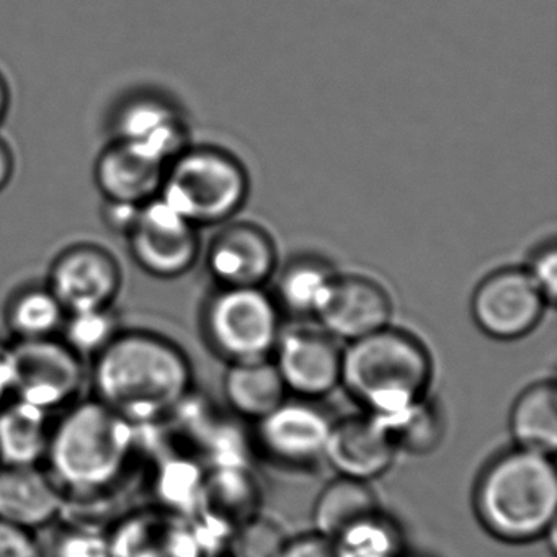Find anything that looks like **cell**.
Returning a JSON list of instances; mask_svg holds the SVG:
<instances>
[{
	"label": "cell",
	"instance_id": "7c38bea8",
	"mask_svg": "<svg viewBox=\"0 0 557 557\" xmlns=\"http://www.w3.org/2000/svg\"><path fill=\"white\" fill-rule=\"evenodd\" d=\"M205 250V265L218 286L265 288L278 270L272 234L252 221L233 220L220 226Z\"/></svg>",
	"mask_w": 557,
	"mask_h": 557
},
{
	"label": "cell",
	"instance_id": "4fadbf2b",
	"mask_svg": "<svg viewBox=\"0 0 557 557\" xmlns=\"http://www.w3.org/2000/svg\"><path fill=\"white\" fill-rule=\"evenodd\" d=\"M273 354L286 391L299 399H321L342 384L344 350L327 332H289L280 337Z\"/></svg>",
	"mask_w": 557,
	"mask_h": 557
},
{
	"label": "cell",
	"instance_id": "4dcf8cb0",
	"mask_svg": "<svg viewBox=\"0 0 557 557\" xmlns=\"http://www.w3.org/2000/svg\"><path fill=\"white\" fill-rule=\"evenodd\" d=\"M534 285L543 293L550 306L556 301L557 293V250L554 239L544 240L534 247L523 265Z\"/></svg>",
	"mask_w": 557,
	"mask_h": 557
},
{
	"label": "cell",
	"instance_id": "d6986e66",
	"mask_svg": "<svg viewBox=\"0 0 557 557\" xmlns=\"http://www.w3.org/2000/svg\"><path fill=\"white\" fill-rule=\"evenodd\" d=\"M165 169L132 146L110 139L94 164V182L106 201L145 207L161 194Z\"/></svg>",
	"mask_w": 557,
	"mask_h": 557
},
{
	"label": "cell",
	"instance_id": "e0dca14e",
	"mask_svg": "<svg viewBox=\"0 0 557 557\" xmlns=\"http://www.w3.org/2000/svg\"><path fill=\"white\" fill-rule=\"evenodd\" d=\"M397 448L370 413L332 423L324 459L342 478L371 482L389 471Z\"/></svg>",
	"mask_w": 557,
	"mask_h": 557
},
{
	"label": "cell",
	"instance_id": "8d00e7d4",
	"mask_svg": "<svg viewBox=\"0 0 557 557\" xmlns=\"http://www.w3.org/2000/svg\"><path fill=\"white\" fill-rule=\"evenodd\" d=\"M11 87H9L5 77L0 74V126L4 125L11 110Z\"/></svg>",
	"mask_w": 557,
	"mask_h": 557
},
{
	"label": "cell",
	"instance_id": "277c9868",
	"mask_svg": "<svg viewBox=\"0 0 557 557\" xmlns=\"http://www.w3.org/2000/svg\"><path fill=\"white\" fill-rule=\"evenodd\" d=\"M433 358L417 335L387 327L348 342L342 384L376 419H387L426 399Z\"/></svg>",
	"mask_w": 557,
	"mask_h": 557
},
{
	"label": "cell",
	"instance_id": "74e56055",
	"mask_svg": "<svg viewBox=\"0 0 557 557\" xmlns=\"http://www.w3.org/2000/svg\"><path fill=\"white\" fill-rule=\"evenodd\" d=\"M0 468H2V465H0Z\"/></svg>",
	"mask_w": 557,
	"mask_h": 557
},
{
	"label": "cell",
	"instance_id": "ffe728a7",
	"mask_svg": "<svg viewBox=\"0 0 557 557\" xmlns=\"http://www.w3.org/2000/svg\"><path fill=\"white\" fill-rule=\"evenodd\" d=\"M223 391L237 416L256 422L282 406L288 396L285 383L270 358L230 363L224 374Z\"/></svg>",
	"mask_w": 557,
	"mask_h": 557
},
{
	"label": "cell",
	"instance_id": "836d02e7",
	"mask_svg": "<svg viewBox=\"0 0 557 557\" xmlns=\"http://www.w3.org/2000/svg\"><path fill=\"white\" fill-rule=\"evenodd\" d=\"M282 557H342L334 541L314 533L289 540Z\"/></svg>",
	"mask_w": 557,
	"mask_h": 557
},
{
	"label": "cell",
	"instance_id": "f546056e",
	"mask_svg": "<svg viewBox=\"0 0 557 557\" xmlns=\"http://www.w3.org/2000/svg\"><path fill=\"white\" fill-rule=\"evenodd\" d=\"M37 557H110L106 536L92 531L50 527L35 533Z\"/></svg>",
	"mask_w": 557,
	"mask_h": 557
},
{
	"label": "cell",
	"instance_id": "52a82bcc",
	"mask_svg": "<svg viewBox=\"0 0 557 557\" xmlns=\"http://www.w3.org/2000/svg\"><path fill=\"white\" fill-rule=\"evenodd\" d=\"M550 308L524 267H502L487 273L471 296L475 327L498 342L530 335Z\"/></svg>",
	"mask_w": 557,
	"mask_h": 557
},
{
	"label": "cell",
	"instance_id": "cb8c5ba5",
	"mask_svg": "<svg viewBox=\"0 0 557 557\" xmlns=\"http://www.w3.org/2000/svg\"><path fill=\"white\" fill-rule=\"evenodd\" d=\"M66 309L47 283L17 289L5 306V327L14 342L60 337Z\"/></svg>",
	"mask_w": 557,
	"mask_h": 557
},
{
	"label": "cell",
	"instance_id": "1f68e13d",
	"mask_svg": "<svg viewBox=\"0 0 557 557\" xmlns=\"http://www.w3.org/2000/svg\"><path fill=\"white\" fill-rule=\"evenodd\" d=\"M0 557H37L35 533L0 520Z\"/></svg>",
	"mask_w": 557,
	"mask_h": 557
},
{
	"label": "cell",
	"instance_id": "e575fe53",
	"mask_svg": "<svg viewBox=\"0 0 557 557\" xmlns=\"http://www.w3.org/2000/svg\"><path fill=\"white\" fill-rule=\"evenodd\" d=\"M15 399V371L11 345H0V407Z\"/></svg>",
	"mask_w": 557,
	"mask_h": 557
},
{
	"label": "cell",
	"instance_id": "ba28073f",
	"mask_svg": "<svg viewBox=\"0 0 557 557\" xmlns=\"http://www.w3.org/2000/svg\"><path fill=\"white\" fill-rule=\"evenodd\" d=\"M15 399L53 413L76 403L86 383L84 358L60 337L14 342Z\"/></svg>",
	"mask_w": 557,
	"mask_h": 557
},
{
	"label": "cell",
	"instance_id": "5b68a950",
	"mask_svg": "<svg viewBox=\"0 0 557 557\" xmlns=\"http://www.w3.org/2000/svg\"><path fill=\"white\" fill-rule=\"evenodd\" d=\"M249 194V172L236 154L218 146L190 145L165 169L159 198L203 230L236 220Z\"/></svg>",
	"mask_w": 557,
	"mask_h": 557
},
{
	"label": "cell",
	"instance_id": "603a6c76",
	"mask_svg": "<svg viewBox=\"0 0 557 557\" xmlns=\"http://www.w3.org/2000/svg\"><path fill=\"white\" fill-rule=\"evenodd\" d=\"M50 416L18 399L0 407V465L40 466L53 426Z\"/></svg>",
	"mask_w": 557,
	"mask_h": 557
},
{
	"label": "cell",
	"instance_id": "d590c367",
	"mask_svg": "<svg viewBox=\"0 0 557 557\" xmlns=\"http://www.w3.org/2000/svg\"><path fill=\"white\" fill-rule=\"evenodd\" d=\"M15 174V156L11 145L0 138V194L8 190Z\"/></svg>",
	"mask_w": 557,
	"mask_h": 557
},
{
	"label": "cell",
	"instance_id": "5bb4252c",
	"mask_svg": "<svg viewBox=\"0 0 557 557\" xmlns=\"http://www.w3.org/2000/svg\"><path fill=\"white\" fill-rule=\"evenodd\" d=\"M332 420L314 400L286 399L257 422L260 448L285 466H311L324 459Z\"/></svg>",
	"mask_w": 557,
	"mask_h": 557
},
{
	"label": "cell",
	"instance_id": "484cf974",
	"mask_svg": "<svg viewBox=\"0 0 557 557\" xmlns=\"http://www.w3.org/2000/svg\"><path fill=\"white\" fill-rule=\"evenodd\" d=\"M123 331L115 306L70 312L60 338L81 358H94Z\"/></svg>",
	"mask_w": 557,
	"mask_h": 557
},
{
	"label": "cell",
	"instance_id": "8992f818",
	"mask_svg": "<svg viewBox=\"0 0 557 557\" xmlns=\"http://www.w3.org/2000/svg\"><path fill=\"white\" fill-rule=\"evenodd\" d=\"M201 327L230 363L265 360L282 337V309L265 288L218 286L201 309Z\"/></svg>",
	"mask_w": 557,
	"mask_h": 557
},
{
	"label": "cell",
	"instance_id": "9a60e30c",
	"mask_svg": "<svg viewBox=\"0 0 557 557\" xmlns=\"http://www.w3.org/2000/svg\"><path fill=\"white\" fill-rule=\"evenodd\" d=\"M393 314V299L377 280L337 273L315 319L335 341L354 342L391 325Z\"/></svg>",
	"mask_w": 557,
	"mask_h": 557
},
{
	"label": "cell",
	"instance_id": "83f0119b",
	"mask_svg": "<svg viewBox=\"0 0 557 557\" xmlns=\"http://www.w3.org/2000/svg\"><path fill=\"white\" fill-rule=\"evenodd\" d=\"M334 543L342 557H403V534L383 511L355 524Z\"/></svg>",
	"mask_w": 557,
	"mask_h": 557
},
{
	"label": "cell",
	"instance_id": "30bf717a",
	"mask_svg": "<svg viewBox=\"0 0 557 557\" xmlns=\"http://www.w3.org/2000/svg\"><path fill=\"white\" fill-rule=\"evenodd\" d=\"M45 283L67 314L112 308L122 292V265L106 247L74 244L54 257Z\"/></svg>",
	"mask_w": 557,
	"mask_h": 557
},
{
	"label": "cell",
	"instance_id": "6da1fadb",
	"mask_svg": "<svg viewBox=\"0 0 557 557\" xmlns=\"http://www.w3.org/2000/svg\"><path fill=\"white\" fill-rule=\"evenodd\" d=\"M96 399L136 426L164 419L190 397V358L171 338L143 329H123L90 370Z\"/></svg>",
	"mask_w": 557,
	"mask_h": 557
},
{
	"label": "cell",
	"instance_id": "8fae6325",
	"mask_svg": "<svg viewBox=\"0 0 557 557\" xmlns=\"http://www.w3.org/2000/svg\"><path fill=\"white\" fill-rule=\"evenodd\" d=\"M112 141L132 146L169 165L190 143V128L172 100L152 92H136L119 103L110 122Z\"/></svg>",
	"mask_w": 557,
	"mask_h": 557
},
{
	"label": "cell",
	"instance_id": "d6a6232c",
	"mask_svg": "<svg viewBox=\"0 0 557 557\" xmlns=\"http://www.w3.org/2000/svg\"><path fill=\"white\" fill-rule=\"evenodd\" d=\"M141 208L138 205L116 203V201L103 200L102 214L103 224L110 233L119 234L122 237H128L138 223Z\"/></svg>",
	"mask_w": 557,
	"mask_h": 557
},
{
	"label": "cell",
	"instance_id": "7402d4cb",
	"mask_svg": "<svg viewBox=\"0 0 557 557\" xmlns=\"http://www.w3.org/2000/svg\"><path fill=\"white\" fill-rule=\"evenodd\" d=\"M515 446L553 456L557 448V389L553 381L528 386L515 399L508 419Z\"/></svg>",
	"mask_w": 557,
	"mask_h": 557
},
{
	"label": "cell",
	"instance_id": "2e32d148",
	"mask_svg": "<svg viewBox=\"0 0 557 557\" xmlns=\"http://www.w3.org/2000/svg\"><path fill=\"white\" fill-rule=\"evenodd\" d=\"M110 557H205L200 530L174 510H145L123 520L107 537Z\"/></svg>",
	"mask_w": 557,
	"mask_h": 557
},
{
	"label": "cell",
	"instance_id": "3957f363",
	"mask_svg": "<svg viewBox=\"0 0 557 557\" xmlns=\"http://www.w3.org/2000/svg\"><path fill=\"white\" fill-rule=\"evenodd\" d=\"M474 508L482 528L504 543H531L556 533L553 456L517 446L502 453L479 475Z\"/></svg>",
	"mask_w": 557,
	"mask_h": 557
},
{
	"label": "cell",
	"instance_id": "44dd1931",
	"mask_svg": "<svg viewBox=\"0 0 557 557\" xmlns=\"http://www.w3.org/2000/svg\"><path fill=\"white\" fill-rule=\"evenodd\" d=\"M381 511L371 482L338 475L322 488L312 508L314 533L335 541L345 531Z\"/></svg>",
	"mask_w": 557,
	"mask_h": 557
},
{
	"label": "cell",
	"instance_id": "7a4b0ae2",
	"mask_svg": "<svg viewBox=\"0 0 557 557\" xmlns=\"http://www.w3.org/2000/svg\"><path fill=\"white\" fill-rule=\"evenodd\" d=\"M135 449V423L94 397L64 409L51 426L45 462L61 492L99 494L125 475Z\"/></svg>",
	"mask_w": 557,
	"mask_h": 557
},
{
	"label": "cell",
	"instance_id": "d4e9b609",
	"mask_svg": "<svg viewBox=\"0 0 557 557\" xmlns=\"http://www.w3.org/2000/svg\"><path fill=\"white\" fill-rule=\"evenodd\" d=\"M337 272L319 257H298L283 267L276 282L280 309L296 315H318Z\"/></svg>",
	"mask_w": 557,
	"mask_h": 557
},
{
	"label": "cell",
	"instance_id": "9c48e42d",
	"mask_svg": "<svg viewBox=\"0 0 557 557\" xmlns=\"http://www.w3.org/2000/svg\"><path fill=\"white\" fill-rule=\"evenodd\" d=\"M126 240L133 262L159 280L187 275L201 257L200 230L159 197L141 208Z\"/></svg>",
	"mask_w": 557,
	"mask_h": 557
},
{
	"label": "cell",
	"instance_id": "f1b7e54d",
	"mask_svg": "<svg viewBox=\"0 0 557 557\" xmlns=\"http://www.w3.org/2000/svg\"><path fill=\"white\" fill-rule=\"evenodd\" d=\"M288 541L276 521L257 513L234 528L227 550L231 557H282Z\"/></svg>",
	"mask_w": 557,
	"mask_h": 557
},
{
	"label": "cell",
	"instance_id": "ac0fdd59",
	"mask_svg": "<svg viewBox=\"0 0 557 557\" xmlns=\"http://www.w3.org/2000/svg\"><path fill=\"white\" fill-rule=\"evenodd\" d=\"M63 492L40 466L0 468V520L37 533L57 521Z\"/></svg>",
	"mask_w": 557,
	"mask_h": 557
},
{
	"label": "cell",
	"instance_id": "4316f807",
	"mask_svg": "<svg viewBox=\"0 0 557 557\" xmlns=\"http://www.w3.org/2000/svg\"><path fill=\"white\" fill-rule=\"evenodd\" d=\"M376 420L386 429L397 451L403 449L410 455H426L433 451L442 440L438 413L426 404V399L397 416Z\"/></svg>",
	"mask_w": 557,
	"mask_h": 557
}]
</instances>
